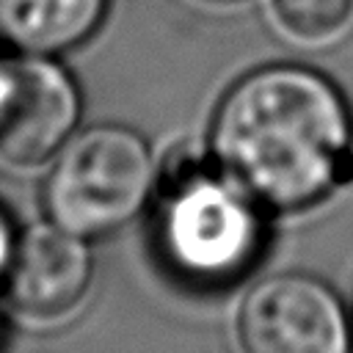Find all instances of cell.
<instances>
[{"label":"cell","instance_id":"obj_1","mask_svg":"<svg viewBox=\"0 0 353 353\" xmlns=\"http://www.w3.org/2000/svg\"><path fill=\"white\" fill-rule=\"evenodd\" d=\"M210 157L265 210L314 207L353 176V116L323 72L270 63L218 102Z\"/></svg>","mask_w":353,"mask_h":353},{"label":"cell","instance_id":"obj_2","mask_svg":"<svg viewBox=\"0 0 353 353\" xmlns=\"http://www.w3.org/2000/svg\"><path fill=\"white\" fill-rule=\"evenodd\" d=\"M265 207L212 160L176 157L163 174L157 245L165 265L199 287L243 279L265 248Z\"/></svg>","mask_w":353,"mask_h":353},{"label":"cell","instance_id":"obj_3","mask_svg":"<svg viewBox=\"0 0 353 353\" xmlns=\"http://www.w3.org/2000/svg\"><path fill=\"white\" fill-rule=\"evenodd\" d=\"M152 190L154 163L143 135L124 124H97L55 154L44 207L50 221L88 240L135 218Z\"/></svg>","mask_w":353,"mask_h":353},{"label":"cell","instance_id":"obj_4","mask_svg":"<svg viewBox=\"0 0 353 353\" xmlns=\"http://www.w3.org/2000/svg\"><path fill=\"white\" fill-rule=\"evenodd\" d=\"M243 353H350L353 320L317 276L276 273L256 281L237 309Z\"/></svg>","mask_w":353,"mask_h":353},{"label":"cell","instance_id":"obj_5","mask_svg":"<svg viewBox=\"0 0 353 353\" xmlns=\"http://www.w3.org/2000/svg\"><path fill=\"white\" fill-rule=\"evenodd\" d=\"M80 88L50 55H0V160L33 168L52 160L74 135Z\"/></svg>","mask_w":353,"mask_h":353},{"label":"cell","instance_id":"obj_6","mask_svg":"<svg viewBox=\"0 0 353 353\" xmlns=\"http://www.w3.org/2000/svg\"><path fill=\"white\" fill-rule=\"evenodd\" d=\"M91 279L94 254L85 237L55 221H41L17 234L3 287L19 314L58 320L85 298Z\"/></svg>","mask_w":353,"mask_h":353},{"label":"cell","instance_id":"obj_7","mask_svg":"<svg viewBox=\"0 0 353 353\" xmlns=\"http://www.w3.org/2000/svg\"><path fill=\"white\" fill-rule=\"evenodd\" d=\"M110 0H0V36L25 52H63L85 41Z\"/></svg>","mask_w":353,"mask_h":353},{"label":"cell","instance_id":"obj_8","mask_svg":"<svg viewBox=\"0 0 353 353\" xmlns=\"http://www.w3.org/2000/svg\"><path fill=\"white\" fill-rule=\"evenodd\" d=\"M270 8L279 28L303 44L336 39L353 17V0H270Z\"/></svg>","mask_w":353,"mask_h":353},{"label":"cell","instance_id":"obj_9","mask_svg":"<svg viewBox=\"0 0 353 353\" xmlns=\"http://www.w3.org/2000/svg\"><path fill=\"white\" fill-rule=\"evenodd\" d=\"M14 243H17V234H14V229H11V221H8L6 210L0 207V284H3L6 270H8L11 254H14Z\"/></svg>","mask_w":353,"mask_h":353},{"label":"cell","instance_id":"obj_10","mask_svg":"<svg viewBox=\"0 0 353 353\" xmlns=\"http://www.w3.org/2000/svg\"><path fill=\"white\" fill-rule=\"evenodd\" d=\"M204 3H215V6H226V3H240V0H204Z\"/></svg>","mask_w":353,"mask_h":353},{"label":"cell","instance_id":"obj_11","mask_svg":"<svg viewBox=\"0 0 353 353\" xmlns=\"http://www.w3.org/2000/svg\"><path fill=\"white\" fill-rule=\"evenodd\" d=\"M350 320H353V312H350Z\"/></svg>","mask_w":353,"mask_h":353}]
</instances>
